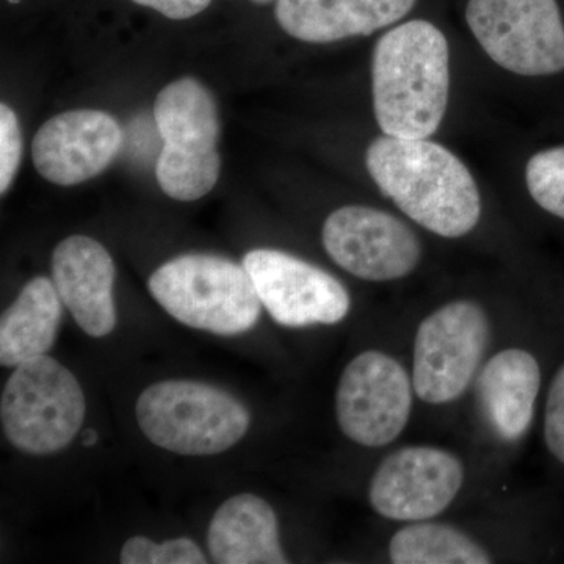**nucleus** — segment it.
<instances>
[{
	"mask_svg": "<svg viewBox=\"0 0 564 564\" xmlns=\"http://www.w3.org/2000/svg\"><path fill=\"white\" fill-rule=\"evenodd\" d=\"M366 162L380 191L429 231L458 239L480 221L473 174L441 144L383 135L372 141Z\"/></svg>",
	"mask_w": 564,
	"mask_h": 564,
	"instance_id": "1",
	"label": "nucleus"
},
{
	"mask_svg": "<svg viewBox=\"0 0 564 564\" xmlns=\"http://www.w3.org/2000/svg\"><path fill=\"white\" fill-rule=\"evenodd\" d=\"M373 109L384 135L429 139L448 101V43L432 22L415 20L381 36L372 65Z\"/></svg>",
	"mask_w": 564,
	"mask_h": 564,
	"instance_id": "2",
	"label": "nucleus"
},
{
	"mask_svg": "<svg viewBox=\"0 0 564 564\" xmlns=\"http://www.w3.org/2000/svg\"><path fill=\"white\" fill-rule=\"evenodd\" d=\"M148 289L173 318L202 332L236 336L261 318L262 303L250 274L220 256L174 258L151 274Z\"/></svg>",
	"mask_w": 564,
	"mask_h": 564,
	"instance_id": "3",
	"label": "nucleus"
},
{
	"mask_svg": "<svg viewBox=\"0 0 564 564\" xmlns=\"http://www.w3.org/2000/svg\"><path fill=\"white\" fill-rule=\"evenodd\" d=\"M141 433L163 451L210 456L229 451L250 429V413L231 393L198 381L166 380L137 400Z\"/></svg>",
	"mask_w": 564,
	"mask_h": 564,
	"instance_id": "4",
	"label": "nucleus"
},
{
	"mask_svg": "<svg viewBox=\"0 0 564 564\" xmlns=\"http://www.w3.org/2000/svg\"><path fill=\"white\" fill-rule=\"evenodd\" d=\"M7 440L29 455L63 451L79 434L85 395L73 373L50 356L14 367L0 400Z\"/></svg>",
	"mask_w": 564,
	"mask_h": 564,
	"instance_id": "5",
	"label": "nucleus"
},
{
	"mask_svg": "<svg viewBox=\"0 0 564 564\" xmlns=\"http://www.w3.org/2000/svg\"><path fill=\"white\" fill-rule=\"evenodd\" d=\"M489 337L488 314L473 300L444 304L423 318L414 339L415 395L430 404L459 399L480 369Z\"/></svg>",
	"mask_w": 564,
	"mask_h": 564,
	"instance_id": "6",
	"label": "nucleus"
},
{
	"mask_svg": "<svg viewBox=\"0 0 564 564\" xmlns=\"http://www.w3.org/2000/svg\"><path fill=\"white\" fill-rule=\"evenodd\" d=\"M466 20L502 68L521 76L564 69V24L556 0H469Z\"/></svg>",
	"mask_w": 564,
	"mask_h": 564,
	"instance_id": "7",
	"label": "nucleus"
},
{
	"mask_svg": "<svg viewBox=\"0 0 564 564\" xmlns=\"http://www.w3.org/2000/svg\"><path fill=\"white\" fill-rule=\"evenodd\" d=\"M413 378L388 352L362 351L340 375L336 417L348 440L362 447L392 444L410 422Z\"/></svg>",
	"mask_w": 564,
	"mask_h": 564,
	"instance_id": "8",
	"label": "nucleus"
},
{
	"mask_svg": "<svg viewBox=\"0 0 564 564\" xmlns=\"http://www.w3.org/2000/svg\"><path fill=\"white\" fill-rule=\"evenodd\" d=\"M243 267L262 306L282 326L334 325L350 313L343 282L303 259L261 248L245 256Z\"/></svg>",
	"mask_w": 564,
	"mask_h": 564,
	"instance_id": "9",
	"label": "nucleus"
},
{
	"mask_svg": "<svg viewBox=\"0 0 564 564\" xmlns=\"http://www.w3.org/2000/svg\"><path fill=\"white\" fill-rule=\"evenodd\" d=\"M322 239L337 265L366 281L402 280L422 258L413 229L372 207L345 206L333 212L323 225Z\"/></svg>",
	"mask_w": 564,
	"mask_h": 564,
	"instance_id": "10",
	"label": "nucleus"
},
{
	"mask_svg": "<svg viewBox=\"0 0 564 564\" xmlns=\"http://www.w3.org/2000/svg\"><path fill=\"white\" fill-rule=\"evenodd\" d=\"M463 481V463L451 452L429 445L404 447L375 470L369 502L389 521H429L451 507Z\"/></svg>",
	"mask_w": 564,
	"mask_h": 564,
	"instance_id": "11",
	"label": "nucleus"
},
{
	"mask_svg": "<svg viewBox=\"0 0 564 564\" xmlns=\"http://www.w3.org/2000/svg\"><path fill=\"white\" fill-rule=\"evenodd\" d=\"M122 147L120 122L101 110H70L41 126L32 158L44 180L77 185L101 174Z\"/></svg>",
	"mask_w": 564,
	"mask_h": 564,
	"instance_id": "12",
	"label": "nucleus"
},
{
	"mask_svg": "<svg viewBox=\"0 0 564 564\" xmlns=\"http://www.w3.org/2000/svg\"><path fill=\"white\" fill-rule=\"evenodd\" d=\"M115 274L110 252L87 236L68 237L52 254V281L63 306L88 336H107L117 325Z\"/></svg>",
	"mask_w": 564,
	"mask_h": 564,
	"instance_id": "13",
	"label": "nucleus"
},
{
	"mask_svg": "<svg viewBox=\"0 0 564 564\" xmlns=\"http://www.w3.org/2000/svg\"><path fill=\"white\" fill-rule=\"evenodd\" d=\"M540 389V364L532 352L516 347L494 355L475 384L485 421L507 443H516L529 432Z\"/></svg>",
	"mask_w": 564,
	"mask_h": 564,
	"instance_id": "14",
	"label": "nucleus"
},
{
	"mask_svg": "<svg viewBox=\"0 0 564 564\" xmlns=\"http://www.w3.org/2000/svg\"><path fill=\"white\" fill-rule=\"evenodd\" d=\"M415 0H278L282 31L307 43L370 35L402 20Z\"/></svg>",
	"mask_w": 564,
	"mask_h": 564,
	"instance_id": "15",
	"label": "nucleus"
},
{
	"mask_svg": "<svg viewBox=\"0 0 564 564\" xmlns=\"http://www.w3.org/2000/svg\"><path fill=\"white\" fill-rule=\"evenodd\" d=\"M207 547L215 563L285 564L273 508L254 494H239L215 511Z\"/></svg>",
	"mask_w": 564,
	"mask_h": 564,
	"instance_id": "16",
	"label": "nucleus"
},
{
	"mask_svg": "<svg viewBox=\"0 0 564 564\" xmlns=\"http://www.w3.org/2000/svg\"><path fill=\"white\" fill-rule=\"evenodd\" d=\"M63 303L50 278L36 276L0 318V364L17 367L46 355L57 339Z\"/></svg>",
	"mask_w": 564,
	"mask_h": 564,
	"instance_id": "17",
	"label": "nucleus"
},
{
	"mask_svg": "<svg viewBox=\"0 0 564 564\" xmlns=\"http://www.w3.org/2000/svg\"><path fill=\"white\" fill-rule=\"evenodd\" d=\"M154 120L163 147L170 150L191 154L217 151V102L198 80L184 77L166 85L155 99Z\"/></svg>",
	"mask_w": 564,
	"mask_h": 564,
	"instance_id": "18",
	"label": "nucleus"
},
{
	"mask_svg": "<svg viewBox=\"0 0 564 564\" xmlns=\"http://www.w3.org/2000/svg\"><path fill=\"white\" fill-rule=\"evenodd\" d=\"M389 558L395 564H488L491 555L469 534L437 522H410L393 533Z\"/></svg>",
	"mask_w": 564,
	"mask_h": 564,
	"instance_id": "19",
	"label": "nucleus"
},
{
	"mask_svg": "<svg viewBox=\"0 0 564 564\" xmlns=\"http://www.w3.org/2000/svg\"><path fill=\"white\" fill-rule=\"evenodd\" d=\"M155 176L170 198L196 202L217 184L220 155L218 151L188 154L163 147L155 165Z\"/></svg>",
	"mask_w": 564,
	"mask_h": 564,
	"instance_id": "20",
	"label": "nucleus"
},
{
	"mask_svg": "<svg viewBox=\"0 0 564 564\" xmlns=\"http://www.w3.org/2000/svg\"><path fill=\"white\" fill-rule=\"evenodd\" d=\"M525 180L534 202L564 218V147L534 154L527 163Z\"/></svg>",
	"mask_w": 564,
	"mask_h": 564,
	"instance_id": "21",
	"label": "nucleus"
},
{
	"mask_svg": "<svg viewBox=\"0 0 564 564\" xmlns=\"http://www.w3.org/2000/svg\"><path fill=\"white\" fill-rule=\"evenodd\" d=\"M122 564H204L206 555L195 541L188 538L154 543L147 536H132L122 545Z\"/></svg>",
	"mask_w": 564,
	"mask_h": 564,
	"instance_id": "22",
	"label": "nucleus"
},
{
	"mask_svg": "<svg viewBox=\"0 0 564 564\" xmlns=\"http://www.w3.org/2000/svg\"><path fill=\"white\" fill-rule=\"evenodd\" d=\"M22 137L17 113L7 104L0 106V193L6 195L20 169Z\"/></svg>",
	"mask_w": 564,
	"mask_h": 564,
	"instance_id": "23",
	"label": "nucleus"
},
{
	"mask_svg": "<svg viewBox=\"0 0 564 564\" xmlns=\"http://www.w3.org/2000/svg\"><path fill=\"white\" fill-rule=\"evenodd\" d=\"M544 441L549 452L564 464V366L560 367L549 389L544 414Z\"/></svg>",
	"mask_w": 564,
	"mask_h": 564,
	"instance_id": "24",
	"label": "nucleus"
},
{
	"mask_svg": "<svg viewBox=\"0 0 564 564\" xmlns=\"http://www.w3.org/2000/svg\"><path fill=\"white\" fill-rule=\"evenodd\" d=\"M132 2L177 21L196 17L210 6V0H132Z\"/></svg>",
	"mask_w": 564,
	"mask_h": 564,
	"instance_id": "25",
	"label": "nucleus"
},
{
	"mask_svg": "<svg viewBox=\"0 0 564 564\" xmlns=\"http://www.w3.org/2000/svg\"><path fill=\"white\" fill-rule=\"evenodd\" d=\"M96 443H98V434L93 432V430H87L84 434V444L87 445V447H91V445Z\"/></svg>",
	"mask_w": 564,
	"mask_h": 564,
	"instance_id": "26",
	"label": "nucleus"
},
{
	"mask_svg": "<svg viewBox=\"0 0 564 564\" xmlns=\"http://www.w3.org/2000/svg\"><path fill=\"white\" fill-rule=\"evenodd\" d=\"M251 2L259 3V6H267V3H272L274 0H251Z\"/></svg>",
	"mask_w": 564,
	"mask_h": 564,
	"instance_id": "27",
	"label": "nucleus"
},
{
	"mask_svg": "<svg viewBox=\"0 0 564 564\" xmlns=\"http://www.w3.org/2000/svg\"><path fill=\"white\" fill-rule=\"evenodd\" d=\"M10 3H18L21 2V0H9Z\"/></svg>",
	"mask_w": 564,
	"mask_h": 564,
	"instance_id": "28",
	"label": "nucleus"
}]
</instances>
